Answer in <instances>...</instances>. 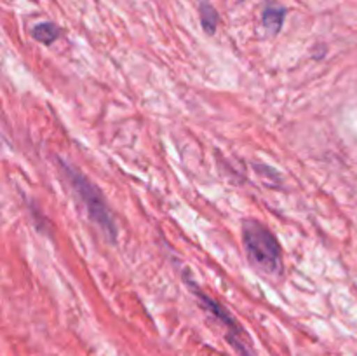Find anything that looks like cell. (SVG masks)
I'll use <instances>...</instances> for the list:
<instances>
[{
	"instance_id": "277c9868",
	"label": "cell",
	"mask_w": 357,
	"mask_h": 356,
	"mask_svg": "<svg viewBox=\"0 0 357 356\" xmlns=\"http://www.w3.org/2000/svg\"><path fill=\"white\" fill-rule=\"evenodd\" d=\"M284 16H286V9L282 6L275 2H268L265 6L264 14H261V21H264L265 30L268 31L271 35H278L281 31L282 23H284Z\"/></svg>"
},
{
	"instance_id": "6da1fadb",
	"label": "cell",
	"mask_w": 357,
	"mask_h": 356,
	"mask_svg": "<svg viewBox=\"0 0 357 356\" xmlns=\"http://www.w3.org/2000/svg\"><path fill=\"white\" fill-rule=\"evenodd\" d=\"M243 243L248 260L260 274L268 278L282 276V255L279 241L261 222L246 218L243 222Z\"/></svg>"
},
{
	"instance_id": "7a4b0ae2",
	"label": "cell",
	"mask_w": 357,
	"mask_h": 356,
	"mask_svg": "<svg viewBox=\"0 0 357 356\" xmlns=\"http://www.w3.org/2000/svg\"><path fill=\"white\" fill-rule=\"evenodd\" d=\"M59 163H61V170L63 173H65L68 184L72 185L75 194L79 195V199L84 202V206H86V212L87 215L91 216V220L107 234L108 239H117V227H115L114 215H112L110 208H108L107 201H105L100 188H98L86 175H82L79 170H75L70 163H66V161H59Z\"/></svg>"
},
{
	"instance_id": "5b68a950",
	"label": "cell",
	"mask_w": 357,
	"mask_h": 356,
	"mask_svg": "<svg viewBox=\"0 0 357 356\" xmlns=\"http://www.w3.org/2000/svg\"><path fill=\"white\" fill-rule=\"evenodd\" d=\"M199 14H201V23L206 34L209 35L215 34L216 27H218V20H220L215 7H213L209 2H201V6H199Z\"/></svg>"
},
{
	"instance_id": "8992f818",
	"label": "cell",
	"mask_w": 357,
	"mask_h": 356,
	"mask_svg": "<svg viewBox=\"0 0 357 356\" xmlns=\"http://www.w3.org/2000/svg\"><path fill=\"white\" fill-rule=\"evenodd\" d=\"M61 35V30L54 23H40L31 30V37L42 44H52Z\"/></svg>"
},
{
	"instance_id": "3957f363",
	"label": "cell",
	"mask_w": 357,
	"mask_h": 356,
	"mask_svg": "<svg viewBox=\"0 0 357 356\" xmlns=\"http://www.w3.org/2000/svg\"><path fill=\"white\" fill-rule=\"evenodd\" d=\"M188 285L192 286V292L199 297V300L202 302V306H204L206 309L213 314V316H216L220 321H222L223 327H225V330H227V339H229L230 344H232L234 348H236L243 356H255L253 353L250 351V346L246 344V335H244L243 328H241L239 323H237V321L230 316L229 311H227L225 307L220 306V304L216 302V300H213L211 297H208V295H204V293L199 292V288L194 285V283H188Z\"/></svg>"
}]
</instances>
